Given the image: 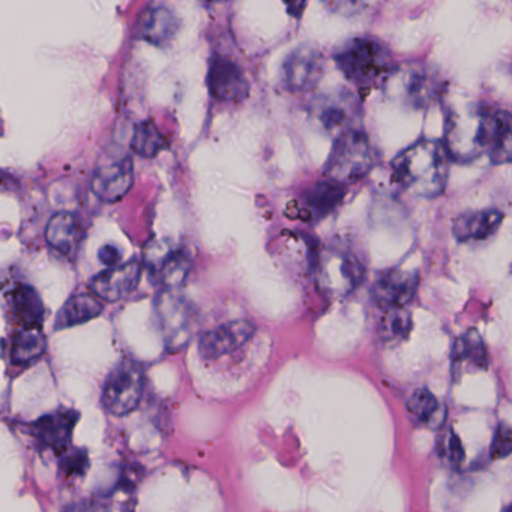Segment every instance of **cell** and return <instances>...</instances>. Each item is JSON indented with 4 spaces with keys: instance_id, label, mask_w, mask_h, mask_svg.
Listing matches in <instances>:
<instances>
[{
    "instance_id": "cell-1",
    "label": "cell",
    "mask_w": 512,
    "mask_h": 512,
    "mask_svg": "<svg viewBox=\"0 0 512 512\" xmlns=\"http://www.w3.org/2000/svg\"><path fill=\"white\" fill-rule=\"evenodd\" d=\"M449 158L442 143L418 140L394 158L392 178L407 193L421 199H434L445 191Z\"/></svg>"
},
{
    "instance_id": "cell-2",
    "label": "cell",
    "mask_w": 512,
    "mask_h": 512,
    "mask_svg": "<svg viewBox=\"0 0 512 512\" xmlns=\"http://www.w3.org/2000/svg\"><path fill=\"white\" fill-rule=\"evenodd\" d=\"M493 110L470 101L448 109L445 148L452 160L470 163L487 154Z\"/></svg>"
},
{
    "instance_id": "cell-3",
    "label": "cell",
    "mask_w": 512,
    "mask_h": 512,
    "mask_svg": "<svg viewBox=\"0 0 512 512\" xmlns=\"http://www.w3.org/2000/svg\"><path fill=\"white\" fill-rule=\"evenodd\" d=\"M335 64L347 80L359 88L382 85L394 71L388 47L373 37H355L335 50Z\"/></svg>"
},
{
    "instance_id": "cell-4",
    "label": "cell",
    "mask_w": 512,
    "mask_h": 512,
    "mask_svg": "<svg viewBox=\"0 0 512 512\" xmlns=\"http://www.w3.org/2000/svg\"><path fill=\"white\" fill-rule=\"evenodd\" d=\"M445 82L439 71L421 62L398 65L383 83L389 100L406 109L424 110L439 101L445 92Z\"/></svg>"
},
{
    "instance_id": "cell-5",
    "label": "cell",
    "mask_w": 512,
    "mask_h": 512,
    "mask_svg": "<svg viewBox=\"0 0 512 512\" xmlns=\"http://www.w3.org/2000/svg\"><path fill=\"white\" fill-rule=\"evenodd\" d=\"M376 163V149L367 134L353 130L335 139L325 164V175L340 185L353 184L365 178Z\"/></svg>"
},
{
    "instance_id": "cell-6",
    "label": "cell",
    "mask_w": 512,
    "mask_h": 512,
    "mask_svg": "<svg viewBox=\"0 0 512 512\" xmlns=\"http://www.w3.org/2000/svg\"><path fill=\"white\" fill-rule=\"evenodd\" d=\"M364 277L365 268L358 257L341 248H329L317 260V284L329 298L350 295Z\"/></svg>"
},
{
    "instance_id": "cell-7",
    "label": "cell",
    "mask_w": 512,
    "mask_h": 512,
    "mask_svg": "<svg viewBox=\"0 0 512 512\" xmlns=\"http://www.w3.org/2000/svg\"><path fill=\"white\" fill-rule=\"evenodd\" d=\"M145 389L142 365L131 359L119 362L107 377L103 389V404L116 416L128 415L139 406Z\"/></svg>"
},
{
    "instance_id": "cell-8",
    "label": "cell",
    "mask_w": 512,
    "mask_h": 512,
    "mask_svg": "<svg viewBox=\"0 0 512 512\" xmlns=\"http://www.w3.org/2000/svg\"><path fill=\"white\" fill-rule=\"evenodd\" d=\"M155 307L167 350L178 352L184 349L190 343L194 328V313L190 302L178 290L164 289L158 295Z\"/></svg>"
},
{
    "instance_id": "cell-9",
    "label": "cell",
    "mask_w": 512,
    "mask_h": 512,
    "mask_svg": "<svg viewBox=\"0 0 512 512\" xmlns=\"http://www.w3.org/2000/svg\"><path fill=\"white\" fill-rule=\"evenodd\" d=\"M314 121L326 133L341 136L349 131L358 130L361 119V103L347 91H334L320 95L311 106Z\"/></svg>"
},
{
    "instance_id": "cell-10",
    "label": "cell",
    "mask_w": 512,
    "mask_h": 512,
    "mask_svg": "<svg viewBox=\"0 0 512 512\" xmlns=\"http://www.w3.org/2000/svg\"><path fill=\"white\" fill-rule=\"evenodd\" d=\"M134 163L128 154H110L101 158L92 176L91 187L98 199L119 202L133 187Z\"/></svg>"
},
{
    "instance_id": "cell-11",
    "label": "cell",
    "mask_w": 512,
    "mask_h": 512,
    "mask_svg": "<svg viewBox=\"0 0 512 512\" xmlns=\"http://www.w3.org/2000/svg\"><path fill=\"white\" fill-rule=\"evenodd\" d=\"M325 73V59L317 47L302 44L289 53L281 67V82L290 92H307L316 88Z\"/></svg>"
},
{
    "instance_id": "cell-12",
    "label": "cell",
    "mask_w": 512,
    "mask_h": 512,
    "mask_svg": "<svg viewBox=\"0 0 512 512\" xmlns=\"http://www.w3.org/2000/svg\"><path fill=\"white\" fill-rule=\"evenodd\" d=\"M419 286V275L416 271L392 268L380 272L373 283V299L383 310L404 308L415 296Z\"/></svg>"
},
{
    "instance_id": "cell-13",
    "label": "cell",
    "mask_w": 512,
    "mask_h": 512,
    "mask_svg": "<svg viewBox=\"0 0 512 512\" xmlns=\"http://www.w3.org/2000/svg\"><path fill=\"white\" fill-rule=\"evenodd\" d=\"M253 323L248 320H233V322L223 323L211 331L203 332L199 340V352L203 359L221 358L236 352L253 337Z\"/></svg>"
},
{
    "instance_id": "cell-14",
    "label": "cell",
    "mask_w": 512,
    "mask_h": 512,
    "mask_svg": "<svg viewBox=\"0 0 512 512\" xmlns=\"http://www.w3.org/2000/svg\"><path fill=\"white\" fill-rule=\"evenodd\" d=\"M206 82H208L212 97L218 101L239 103L250 94V83H248L244 71L229 59H212Z\"/></svg>"
},
{
    "instance_id": "cell-15",
    "label": "cell",
    "mask_w": 512,
    "mask_h": 512,
    "mask_svg": "<svg viewBox=\"0 0 512 512\" xmlns=\"http://www.w3.org/2000/svg\"><path fill=\"white\" fill-rule=\"evenodd\" d=\"M142 278V263L130 260L124 265L107 268L91 280V290L95 296L109 302L127 298L136 290Z\"/></svg>"
},
{
    "instance_id": "cell-16",
    "label": "cell",
    "mask_w": 512,
    "mask_h": 512,
    "mask_svg": "<svg viewBox=\"0 0 512 512\" xmlns=\"http://www.w3.org/2000/svg\"><path fill=\"white\" fill-rule=\"evenodd\" d=\"M154 248L158 254L154 251H146V262L151 266L164 289L178 290L187 281L193 269V257L187 250L161 248L160 242H155Z\"/></svg>"
},
{
    "instance_id": "cell-17",
    "label": "cell",
    "mask_w": 512,
    "mask_h": 512,
    "mask_svg": "<svg viewBox=\"0 0 512 512\" xmlns=\"http://www.w3.org/2000/svg\"><path fill=\"white\" fill-rule=\"evenodd\" d=\"M179 19L163 5L148 8L140 14L134 26V37L152 46H167L179 31Z\"/></svg>"
},
{
    "instance_id": "cell-18",
    "label": "cell",
    "mask_w": 512,
    "mask_h": 512,
    "mask_svg": "<svg viewBox=\"0 0 512 512\" xmlns=\"http://www.w3.org/2000/svg\"><path fill=\"white\" fill-rule=\"evenodd\" d=\"M77 419L79 416L76 412L58 410L37 419L32 425V430L37 439L47 448L55 452H65L70 446Z\"/></svg>"
},
{
    "instance_id": "cell-19",
    "label": "cell",
    "mask_w": 512,
    "mask_h": 512,
    "mask_svg": "<svg viewBox=\"0 0 512 512\" xmlns=\"http://www.w3.org/2000/svg\"><path fill=\"white\" fill-rule=\"evenodd\" d=\"M503 214L497 209L464 212L452 223V233L458 242H478L491 238L499 230Z\"/></svg>"
},
{
    "instance_id": "cell-20",
    "label": "cell",
    "mask_w": 512,
    "mask_h": 512,
    "mask_svg": "<svg viewBox=\"0 0 512 512\" xmlns=\"http://www.w3.org/2000/svg\"><path fill=\"white\" fill-rule=\"evenodd\" d=\"M79 239V218L73 212L61 211L50 218L47 223L46 241L53 250L62 254H71L76 250Z\"/></svg>"
},
{
    "instance_id": "cell-21",
    "label": "cell",
    "mask_w": 512,
    "mask_h": 512,
    "mask_svg": "<svg viewBox=\"0 0 512 512\" xmlns=\"http://www.w3.org/2000/svg\"><path fill=\"white\" fill-rule=\"evenodd\" d=\"M103 313V304L98 296L91 293H79L71 296L64 307L59 310L55 320L56 329H67L71 326L82 325Z\"/></svg>"
},
{
    "instance_id": "cell-22",
    "label": "cell",
    "mask_w": 512,
    "mask_h": 512,
    "mask_svg": "<svg viewBox=\"0 0 512 512\" xmlns=\"http://www.w3.org/2000/svg\"><path fill=\"white\" fill-rule=\"evenodd\" d=\"M487 154L493 164H512V113L493 110Z\"/></svg>"
},
{
    "instance_id": "cell-23",
    "label": "cell",
    "mask_w": 512,
    "mask_h": 512,
    "mask_svg": "<svg viewBox=\"0 0 512 512\" xmlns=\"http://www.w3.org/2000/svg\"><path fill=\"white\" fill-rule=\"evenodd\" d=\"M452 364L455 370H484L488 365L487 349L481 335L476 331L466 332L457 338L452 349Z\"/></svg>"
},
{
    "instance_id": "cell-24",
    "label": "cell",
    "mask_w": 512,
    "mask_h": 512,
    "mask_svg": "<svg viewBox=\"0 0 512 512\" xmlns=\"http://www.w3.org/2000/svg\"><path fill=\"white\" fill-rule=\"evenodd\" d=\"M11 310L25 328H37L44 319V304L34 287L19 284L11 292Z\"/></svg>"
},
{
    "instance_id": "cell-25",
    "label": "cell",
    "mask_w": 512,
    "mask_h": 512,
    "mask_svg": "<svg viewBox=\"0 0 512 512\" xmlns=\"http://www.w3.org/2000/svg\"><path fill=\"white\" fill-rule=\"evenodd\" d=\"M344 194H346L344 185L326 179L308 191L305 196V205H307L311 217L322 220L343 202Z\"/></svg>"
},
{
    "instance_id": "cell-26",
    "label": "cell",
    "mask_w": 512,
    "mask_h": 512,
    "mask_svg": "<svg viewBox=\"0 0 512 512\" xmlns=\"http://www.w3.org/2000/svg\"><path fill=\"white\" fill-rule=\"evenodd\" d=\"M47 341L38 328H25L16 332L11 343V361L17 365L31 364L46 352Z\"/></svg>"
},
{
    "instance_id": "cell-27",
    "label": "cell",
    "mask_w": 512,
    "mask_h": 512,
    "mask_svg": "<svg viewBox=\"0 0 512 512\" xmlns=\"http://www.w3.org/2000/svg\"><path fill=\"white\" fill-rule=\"evenodd\" d=\"M412 331V317L404 308L385 310L379 323V335L385 343L397 344L406 340Z\"/></svg>"
},
{
    "instance_id": "cell-28",
    "label": "cell",
    "mask_w": 512,
    "mask_h": 512,
    "mask_svg": "<svg viewBox=\"0 0 512 512\" xmlns=\"http://www.w3.org/2000/svg\"><path fill=\"white\" fill-rule=\"evenodd\" d=\"M166 148V139L151 121H143L134 128L131 149L143 158H154Z\"/></svg>"
},
{
    "instance_id": "cell-29",
    "label": "cell",
    "mask_w": 512,
    "mask_h": 512,
    "mask_svg": "<svg viewBox=\"0 0 512 512\" xmlns=\"http://www.w3.org/2000/svg\"><path fill=\"white\" fill-rule=\"evenodd\" d=\"M407 412L416 424H430L439 413V401L428 389H416L407 400Z\"/></svg>"
},
{
    "instance_id": "cell-30",
    "label": "cell",
    "mask_w": 512,
    "mask_h": 512,
    "mask_svg": "<svg viewBox=\"0 0 512 512\" xmlns=\"http://www.w3.org/2000/svg\"><path fill=\"white\" fill-rule=\"evenodd\" d=\"M512 454V427L511 425H500L494 434L491 443V455L493 458H506Z\"/></svg>"
},
{
    "instance_id": "cell-31",
    "label": "cell",
    "mask_w": 512,
    "mask_h": 512,
    "mask_svg": "<svg viewBox=\"0 0 512 512\" xmlns=\"http://www.w3.org/2000/svg\"><path fill=\"white\" fill-rule=\"evenodd\" d=\"M443 452L448 457L449 463L454 467L460 466L461 461L464 460L463 445H461L460 439L454 433H448V436H446Z\"/></svg>"
},
{
    "instance_id": "cell-32",
    "label": "cell",
    "mask_w": 512,
    "mask_h": 512,
    "mask_svg": "<svg viewBox=\"0 0 512 512\" xmlns=\"http://www.w3.org/2000/svg\"><path fill=\"white\" fill-rule=\"evenodd\" d=\"M98 259H100V262L106 265L107 268H115V266L121 265L122 254L118 247L107 244L98 251Z\"/></svg>"
},
{
    "instance_id": "cell-33",
    "label": "cell",
    "mask_w": 512,
    "mask_h": 512,
    "mask_svg": "<svg viewBox=\"0 0 512 512\" xmlns=\"http://www.w3.org/2000/svg\"><path fill=\"white\" fill-rule=\"evenodd\" d=\"M65 512H109L107 511L106 506L101 505L98 502H92V500H88V502H79L74 503V505L68 506L65 509Z\"/></svg>"
},
{
    "instance_id": "cell-34",
    "label": "cell",
    "mask_w": 512,
    "mask_h": 512,
    "mask_svg": "<svg viewBox=\"0 0 512 512\" xmlns=\"http://www.w3.org/2000/svg\"><path fill=\"white\" fill-rule=\"evenodd\" d=\"M505 512H512V506H509V508H508V509H506V511H505Z\"/></svg>"
}]
</instances>
